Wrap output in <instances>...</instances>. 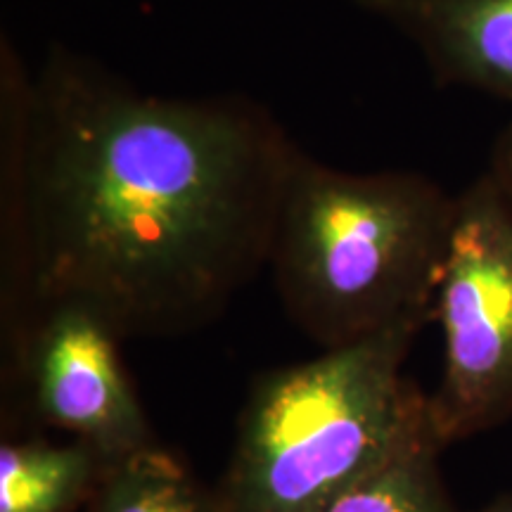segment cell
Returning <instances> with one entry per match:
<instances>
[{
    "label": "cell",
    "mask_w": 512,
    "mask_h": 512,
    "mask_svg": "<svg viewBox=\"0 0 512 512\" xmlns=\"http://www.w3.org/2000/svg\"><path fill=\"white\" fill-rule=\"evenodd\" d=\"M299 147L245 93L162 95L53 43L0 36L5 332L53 304L119 339L216 323L264 268Z\"/></svg>",
    "instance_id": "1"
},
{
    "label": "cell",
    "mask_w": 512,
    "mask_h": 512,
    "mask_svg": "<svg viewBox=\"0 0 512 512\" xmlns=\"http://www.w3.org/2000/svg\"><path fill=\"white\" fill-rule=\"evenodd\" d=\"M456 195L418 171H344L299 152L268 254L294 328L320 349L399 323L427 325L444 275Z\"/></svg>",
    "instance_id": "2"
},
{
    "label": "cell",
    "mask_w": 512,
    "mask_h": 512,
    "mask_svg": "<svg viewBox=\"0 0 512 512\" xmlns=\"http://www.w3.org/2000/svg\"><path fill=\"white\" fill-rule=\"evenodd\" d=\"M422 328L408 320L256 377L216 489L223 512H325L420 430L430 394L403 363Z\"/></svg>",
    "instance_id": "3"
},
{
    "label": "cell",
    "mask_w": 512,
    "mask_h": 512,
    "mask_svg": "<svg viewBox=\"0 0 512 512\" xmlns=\"http://www.w3.org/2000/svg\"><path fill=\"white\" fill-rule=\"evenodd\" d=\"M434 320L444 370L430 415L451 446L512 418V200L486 171L456 195Z\"/></svg>",
    "instance_id": "4"
},
{
    "label": "cell",
    "mask_w": 512,
    "mask_h": 512,
    "mask_svg": "<svg viewBox=\"0 0 512 512\" xmlns=\"http://www.w3.org/2000/svg\"><path fill=\"white\" fill-rule=\"evenodd\" d=\"M119 342L105 320L79 304L46 306L10 332L36 418L95 448L107 463L159 444L121 368Z\"/></svg>",
    "instance_id": "5"
},
{
    "label": "cell",
    "mask_w": 512,
    "mask_h": 512,
    "mask_svg": "<svg viewBox=\"0 0 512 512\" xmlns=\"http://www.w3.org/2000/svg\"><path fill=\"white\" fill-rule=\"evenodd\" d=\"M418 50L434 81L512 100V0H347Z\"/></svg>",
    "instance_id": "6"
},
{
    "label": "cell",
    "mask_w": 512,
    "mask_h": 512,
    "mask_svg": "<svg viewBox=\"0 0 512 512\" xmlns=\"http://www.w3.org/2000/svg\"><path fill=\"white\" fill-rule=\"evenodd\" d=\"M107 460L83 441L0 446V512H74L91 501Z\"/></svg>",
    "instance_id": "7"
},
{
    "label": "cell",
    "mask_w": 512,
    "mask_h": 512,
    "mask_svg": "<svg viewBox=\"0 0 512 512\" xmlns=\"http://www.w3.org/2000/svg\"><path fill=\"white\" fill-rule=\"evenodd\" d=\"M446 448L430 415L325 512H460L441 475Z\"/></svg>",
    "instance_id": "8"
},
{
    "label": "cell",
    "mask_w": 512,
    "mask_h": 512,
    "mask_svg": "<svg viewBox=\"0 0 512 512\" xmlns=\"http://www.w3.org/2000/svg\"><path fill=\"white\" fill-rule=\"evenodd\" d=\"M88 508L91 512H223L219 494L207 489L162 444L105 463Z\"/></svg>",
    "instance_id": "9"
},
{
    "label": "cell",
    "mask_w": 512,
    "mask_h": 512,
    "mask_svg": "<svg viewBox=\"0 0 512 512\" xmlns=\"http://www.w3.org/2000/svg\"><path fill=\"white\" fill-rule=\"evenodd\" d=\"M486 174L494 178L498 188L512 200V121L498 133L496 143L491 147Z\"/></svg>",
    "instance_id": "10"
},
{
    "label": "cell",
    "mask_w": 512,
    "mask_h": 512,
    "mask_svg": "<svg viewBox=\"0 0 512 512\" xmlns=\"http://www.w3.org/2000/svg\"><path fill=\"white\" fill-rule=\"evenodd\" d=\"M477 512H512V491H505V494H498L494 501L486 503L482 510Z\"/></svg>",
    "instance_id": "11"
}]
</instances>
